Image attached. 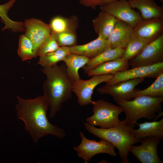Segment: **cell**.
Segmentation results:
<instances>
[{"label":"cell","mask_w":163,"mask_h":163,"mask_svg":"<svg viewBox=\"0 0 163 163\" xmlns=\"http://www.w3.org/2000/svg\"><path fill=\"white\" fill-rule=\"evenodd\" d=\"M16 97L15 108L17 117L23 122L25 130L29 134L34 142H37L40 138L48 135L60 139L65 138V131L49 121L47 113L49 106L43 96L33 99Z\"/></svg>","instance_id":"cell-1"},{"label":"cell","mask_w":163,"mask_h":163,"mask_svg":"<svg viewBox=\"0 0 163 163\" xmlns=\"http://www.w3.org/2000/svg\"><path fill=\"white\" fill-rule=\"evenodd\" d=\"M41 70L46 76L43 85V96L48 104L49 117L51 119L60 110L62 104L71 98L73 82L63 64L42 68Z\"/></svg>","instance_id":"cell-2"},{"label":"cell","mask_w":163,"mask_h":163,"mask_svg":"<svg viewBox=\"0 0 163 163\" xmlns=\"http://www.w3.org/2000/svg\"><path fill=\"white\" fill-rule=\"evenodd\" d=\"M83 124L90 133L100 139L107 141L117 148L121 160V163L130 162L128 158L130 149L132 146L142 139L133 134L136 123L126 118L115 126L108 128H97L86 122H84Z\"/></svg>","instance_id":"cell-3"},{"label":"cell","mask_w":163,"mask_h":163,"mask_svg":"<svg viewBox=\"0 0 163 163\" xmlns=\"http://www.w3.org/2000/svg\"><path fill=\"white\" fill-rule=\"evenodd\" d=\"M133 98L117 103L123 110L126 118L129 121L136 124L142 118L156 121L163 115V97L141 96Z\"/></svg>","instance_id":"cell-4"},{"label":"cell","mask_w":163,"mask_h":163,"mask_svg":"<svg viewBox=\"0 0 163 163\" xmlns=\"http://www.w3.org/2000/svg\"><path fill=\"white\" fill-rule=\"evenodd\" d=\"M93 114L86 119L90 125L101 128L114 127L120 122L119 115L123 112L122 108L103 99L93 101Z\"/></svg>","instance_id":"cell-5"},{"label":"cell","mask_w":163,"mask_h":163,"mask_svg":"<svg viewBox=\"0 0 163 163\" xmlns=\"http://www.w3.org/2000/svg\"><path fill=\"white\" fill-rule=\"evenodd\" d=\"M81 139L80 143L74 146L73 149L77 152L78 156L82 158L85 163L89 162L95 155L100 153H106L115 157L117 154L115 147L107 141L103 139L98 142L87 138L83 133H79Z\"/></svg>","instance_id":"cell-6"},{"label":"cell","mask_w":163,"mask_h":163,"mask_svg":"<svg viewBox=\"0 0 163 163\" xmlns=\"http://www.w3.org/2000/svg\"><path fill=\"white\" fill-rule=\"evenodd\" d=\"M128 61L131 68L163 62V33L150 43L139 54Z\"/></svg>","instance_id":"cell-7"},{"label":"cell","mask_w":163,"mask_h":163,"mask_svg":"<svg viewBox=\"0 0 163 163\" xmlns=\"http://www.w3.org/2000/svg\"><path fill=\"white\" fill-rule=\"evenodd\" d=\"M113 77L112 74L96 75L88 79L80 78L74 82L72 91L77 97L79 105L83 106L92 104V96L95 88L100 83L109 81Z\"/></svg>","instance_id":"cell-8"},{"label":"cell","mask_w":163,"mask_h":163,"mask_svg":"<svg viewBox=\"0 0 163 163\" xmlns=\"http://www.w3.org/2000/svg\"><path fill=\"white\" fill-rule=\"evenodd\" d=\"M145 78L129 79L111 85L106 84L97 90L101 94L110 95L117 103L128 101L134 98L135 87L143 82Z\"/></svg>","instance_id":"cell-9"},{"label":"cell","mask_w":163,"mask_h":163,"mask_svg":"<svg viewBox=\"0 0 163 163\" xmlns=\"http://www.w3.org/2000/svg\"><path fill=\"white\" fill-rule=\"evenodd\" d=\"M100 8L133 28L142 19L140 14L131 7L128 0H118L100 6Z\"/></svg>","instance_id":"cell-10"},{"label":"cell","mask_w":163,"mask_h":163,"mask_svg":"<svg viewBox=\"0 0 163 163\" xmlns=\"http://www.w3.org/2000/svg\"><path fill=\"white\" fill-rule=\"evenodd\" d=\"M163 72V62L153 65L139 66L117 72L113 77L105 82L111 85L121 81L136 78H156Z\"/></svg>","instance_id":"cell-11"},{"label":"cell","mask_w":163,"mask_h":163,"mask_svg":"<svg viewBox=\"0 0 163 163\" xmlns=\"http://www.w3.org/2000/svg\"><path fill=\"white\" fill-rule=\"evenodd\" d=\"M161 139L155 136L142 139L141 145H133L129 150L134 157L142 163H162L158 154L157 147Z\"/></svg>","instance_id":"cell-12"},{"label":"cell","mask_w":163,"mask_h":163,"mask_svg":"<svg viewBox=\"0 0 163 163\" xmlns=\"http://www.w3.org/2000/svg\"><path fill=\"white\" fill-rule=\"evenodd\" d=\"M24 24L25 35L32 42L37 55L40 47L51 34L49 24L34 18L26 19Z\"/></svg>","instance_id":"cell-13"},{"label":"cell","mask_w":163,"mask_h":163,"mask_svg":"<svg viewBox=\"0 0 163 163\" xmlns=\"http://www.w3.org/2000/svg\"><path fill=\"white\" fill-rule=\"evenodd\" d=\"M133 36V28L118 21L107 40L111 48L125 49Z\"/></svg>","instance_id":"cell-14"},{"label":"cell","mask_w":163,"mask_h":163,"mask_svg":"<svg viewBox=\"0 0 163 163\" xmlns=\"http://www.w3.org/2000/svg\"><path fill=\"white\" fill-rule=\"evenodd\" d=\"M110 47L107 40L98 35L96 39L86 44L70 47V53L82 55L90 59Z\"/></svg>","instance_id":"cell-15"},{"label":"cell","mask_w":163,"mask_h":163,"mask_svg":"<svg viewBox=\"0 0 163 163\" xmlns=\"http://www.w3.org/2000/svg\"><path fill=\"white\" fill-rule=\"evenodd\" d=\"M133 28L134 36L146 38L156 37L162 33L163 18L142 19Z\"/></svg>","instance_id":"cell-16"},{"label":"cell","mask_w":163,"mask_h":163,"mask_svg":"<svg viewBox=\"0 0 163 163\" xmlns=\"http://www.w3.org/2000/svg\"><path fill=\"white\" fill-rule=\"evenodd\" d=\"M131 7L138 10L143 19L163 18V8L154 0H128Z\"/></svg>","instance_id":"cell-17"},{"label":"cell","mask_w":163,"mask_h":163,"mask_svg":"<svg viewBox=\"0 0 163 163\" xmlns=\"http://www.w3.org/2000/svg\"><path fill=\"white\" fill-rule=\"evenodd\" d=\"M119 20L108 13L102 10L92 20L95 32L107 39L113 30Z\"/></svg>","instance_id":"cell-18"},{"label":"cell","mask_w":163,"mask_h":163,"mask_svg":"<svg viewBox=\"0 0 163 163\" xmlns=\"http://www.w3.org/2000/svg\"><path fill=\"white\" fill-rule=\"evenodd\" d=\"M129 66V61L121 57L103 63L86 74L88 76L104 74L113 75L128 69Z\"/></svg>","instance_id":"cell-19"},{"label":"cell","mask_w":163,"mask_h":163,"mask_svg":"<svg viewBox=\"0 0 163 163\" xmlns=\"http://www.w3.org/2000/svg\"><path fill=\"white\" fill-rule=\"evenodd\" d=\"M136 124L139 126L138 129H134L132 133L135 137L141 139L145 138L155 136L163 138V119L159 121L145 122Z\"/></svg>","instance_id":"cell-20"},{"label":"cell","mask_w":163,"mask_h":163,"mask_svg":"<svg viewBox=\"0 0 163 163\" xmlns=\"http://www.w3.org/2000/svg\"><path fill=\"white\" fill-rule=\"evenodd\" d=\"M125 49L110 47L95 57L90 59L88 62L82 67L85 73L97 66L106 62L123 57Z\"/></svg>","instance_id":"cell-21"},{"label":"cell","mask_w":163,"mask_h":163,"mask_svg":"<svg viewBox=\"0 0 163 163\" xmlns=\"http://www.w3.org/2000/svg\"><path fill=\"white\" fill-rule=\"evenodd\" d=\"M89 59L85 56L72 53L64 58L62 61L65 64L66 72L73 83L80 78L78 70L86 64Z\"/></svg>","instance_id":"cell-22"},{"label":"cell","mask_w":163,"mask_h":163,"mask_svg":"<svg viewBox=\"0 0 163 163\" xmlns=\"http://www.w3.org/2000/svg\"><path fill=\"white\" fill-rule=\"evenodd\" d=\"M78 24L76 16L66 18L58 15L51 19L49 24L51 33L57 34L67 31L76 32Z\"/></svg>","instance_id":"cell-23"},{"label":"cell","mask_w":163,"mask_h":163,"mask_svg":"<svg viewBox=\"0 0 163 163\" xmlns=\"http://www.w3.org/2000/svg\"><path fill=\"white\" fill-rule=\"evenodd\" d=\"M156 38H146L134 35L125 48L123 57L129 61L139 54Z\"/></svg>","instance_id":"cell-24"},{"label":"cell","mask_w":163,"mask_h":163,"mask_svg":"<svg viewBox=\"0 0 163 163\" xmlns=\"http://www.w3.org/2000/svg\"><path fill=\"white\" fill-rule=\"evenodd\" d=\"M70 53V47L60 46L56 50L40 57L37 64L42 68L53 67L62 61Z\"/></svg>","instance_id":"cell-25"},{"label":"cell","mask_w":163,"mask_h":163,"mask_svg":"<svg viewBox=\"0 0 163 163\" xmlns=\"http://www.w3.org/2000/svg\"><path fill=\"white\" fill-rule=\"evenodd\" d=\"M141 96L152 97H163V72L147 88L143 90L135 89L134 98Z\"/></svg>","instance_id":"cell-26"},{"label":"cell","mask_w":163,"mask_h":163,"mask_svg":"<svg viewBox=\"0 0 163 163\" xmlns=\"http://www.w3.org/2000/svg\"><path fill=\"white\" fill-rule=\"evenodd\" d=\"M17 53L23 61L37 56L32 42L25 35H21L19 37Z\"/></svg>","instance_id":"cell-27"},{"label":"cell","mask_w":163,"mask_h":163,"mask_svg":"<svg viewBox=\"0 0 163 163\" xmlns=\"http://www.w3.org/2000/svg\"><path fill=\"white\" fill-rule=\"evenodd\" d=\"M54 34L59 46L71 47L76 45V32L67 31Z\"/></svg>","instance_id":"cell-28"},{"label":"cell","mask_w":163,"mask_h":163,"mask_svg":"<svg viewBox=\"0 0 163 163\" xmlns=\"http://www.w3.org/2000/svg\"><path fill=\"white\" fill-rule=\"evenodd\" d=\"M59 47L56 40L55 35L51 33L50 36L40 47L37 56L39 57L44 56L47 53L56 50Z\"/></svg>","instance_id":"cell-29"},{"label":"cell","mask_w":163,"mask_h":163,"mask_svg":"<svg viewBox=\"0 0 163 163\" xmlns=\"http://www.w3.org/2000/svg\"><path fill=\"white\" fill-rule=\"evenodd\" d=\"M15 0H10L6 3L0 5V18L1 22L5 26L10 25L12 22L8 17V13L15 3Z\"/></svg>","instance_id":"cell-30"},{"label":"cell","mask_w":163,"mask_h":163,"mask_svg":"<svg viewBox=\"0 0 163 163\" xmlns=\"http://www.w3.org/2000/svg\"><path fill=\"white\" fill-rule=\"evenodd\" d=\"M102 0H79L81 4L83 6L95 9L97 6H101Z\"/></svg>","instance_id":"cell-31"},{"label":"cell","mask_w":163,"mask_h":163,"mask_svg":"<svg viewBox=\"0 0 163 163\" xmlns=\"http://www.w3.org/2000/svg\"><path fill=\"white\" fill-rule=\"evenodd\" d=\"M117 0H102L101 6L108 5Z\"/></svg>","instance_id":"cell-32"},{"label":"cell","mask_w":163,"mask_h":163,"mask_svg":"<svg viewBox=\"0 0 163 163\" xmlns=\"http://www.w3.org/2000/svg\"><path fill=\"white\" fill-rule=\"evenodd\" d=\"M158 0L159 1L163 3V0Z\"/></svg>","instance_id":"cell-33"}]
</instances>
